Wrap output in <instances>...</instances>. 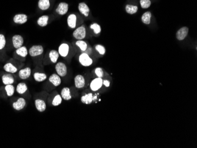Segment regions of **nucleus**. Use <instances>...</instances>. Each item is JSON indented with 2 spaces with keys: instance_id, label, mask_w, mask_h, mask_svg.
Instances as JSON below:
<instances>
[{
  "instance_id": "nucleus-35",
  "label": "nucleus",
  "mask_w": 197,
  "mask_h": 148,
  "mask_svg": "<svg viewBox=\"0 0 197 148\" xmlns=\"http://www.w3.org/2000/svg\"><path fill=\"white\" fill-rule=\"evenodd\" d=\"M95 49L100 55H104L105 54L106 50H105V48L104 46H103L102 45H100V44H98V45L96 46Z\"/></svg>"
},
{
  "instance_id": "nucleus-26",
  "label": "nucleus",
  "mask_w": 197,
  "mask_h": 148,
  "mask_svg": "<svg viewBox=\"0 0 197 148\" xmlns=\"http://www.w3.org/2000/svg\"><path fill=\"white\" fill-rule=\"evenodd\" d=\"M58 56H59L58 52H57V51L54 50H52L49 53V57L50 58V60L53 63H57V61L58 58Z\"/></svg>"
},
{
  "instance_id": "nucleus-21",
  "label": "nucleus",
  "mask_w": 197,
  "mask_h": 148,
  "mask_svg": "<svg viewBox=\"0 0 197 148\" xmlns=\"http://www.w3.org/2000/svg\"><path fill=\"white\" fill-rule=\"evenodd\" d=\"M49 16L44 15L40 17L37 20V24L41 27H46L48 24L49 21Z\"/></svg>"
},
{
  "instance_id": "nucleus-23",
  "label": "nucleus",
  "mask_w": 197,
  "mask_h": 148,
  "mask_svg": "<svg viewBox=\"0 0 197 148\" xmlns=\"http://www.w3.org/2000/svg\"><path fill=\"white\" fill-rule=\"evenodd\" d=\"M4 69L6 72H9V73H15L17 71V69L10 63L6 64L4 66Z\"/></svg>"
},
{
  "instance_id": "nucleus-19",
  "label": "nucleus",
  "mask_w": 197,
  "mask_h": 148,
  "mask_svg": "<svg viewBox=\"0 0 197 148\" xmlns=\"http://www.w3.org/2000/svg\"><path fill=\"white\" fill-rule=\"evenodd\" d=\"M77 17L75 14H70L67 18V24L71 28H74L76 26Z\"/></svg>"
},
{
  "instance_id": "nucleus-18",
  "label": "nucleus",
  "mask_w": 197,
  "mask_h": 148,
  "mask_svg": "<svg viewBox=\"0 0 197 148\" xmlns=\"http://www.w3.org/2000/svg\"><path fill=\"white\" fill-rule=\"evenodd\" d=\"M2 80L5 85L12 84L14 81V77L12 75L10 74H4L2 77Z\"/></svg>"
},
{
  "instance_id": "nucleus-1",
  "label": "nucleus",
  "mask_w": 197,
  "mask_h": 148,
  "mask_svg": "<svg viewBox=\"0 0 197 148\" xmlns=\"http://www.w3.org/2000/svg\"><path fill=\"white\" fill-rule=\"evenodd\" d=\"M73 37L76 39L79 40H82L84 39L86 36V31L84 25L80 26L76 28L73 32Z\"/></svg>"
},
{
  "instance_id": "nucleus-8",
  "label": "nucleus",
  "mask_w": 197,
  "mask_h": 148,
  "mask_svg": "<svg viewBox=\"0 0 197 148\" xmlns=\"http://www.w3.org/2000/svg\"><path fill=\"white\" fill-rule=\"evenodd\" d=\"M74 84L78 89L83 88L85 84V80L82 75H77L74 78Z\"/></svg>"
},
{
  "instance_id": "nucleus-36",
  "label": "nucleus",
  "mask_w": 197,
  "mask_h": 148,
  "mask_svg": "<svg viewBox=\"0 0 197 148\" xmlns=\"http://www.w3.org/2000/svg\"><path fill=\"white\" fill-rule=\"evenodd\" d=\"M6 44V40L3 34H0V50L2 49Z\"/></svg>"
},
{
  "instance_id": "nucleus-3",
  "label": "nucleus",
  "mask_w": 197,
  "mask_h": 148,
  "mask_svg": "<svg viewBox=\"0 0 197 148\" xmlns=\"http://www.w3.org/2000/svg\"><path fill=\"white\" fill-rule=\"evenodd\" d=\"M103 85V80L100 77H97L93 79L90 85V89L92 91H97L99 90Z\"/></svg>"
},
{
  "instance_id": "nucleus-2",
  "label": "nucleus",
  "mask_w": 197,
  "mask_h": 148,
  "mask_svg": "<svg viewBox=\"0 0 197 148\" xmlns=\"http://www.w3.org/2000/svg\"><path fill=\"white\" fill-rule=\"evenodd\" d=\"M79 62L82 66L88 67L92 64L93 60L90 57L88 54L83 53L79 56Z\"/></svg>"
},
{
  "instance_id": "nucleus-30",
  "label": "nucleus",
  "mask_w": 197,
  "mask_h": 148,
  "mask_svg": "<svg viewBox=\"0 0 197 148\" xmlns=\"http://www.w3.org/2000/svg\"><path fill=\"white\" fill-rule=\"evenodd\" d=\"M16 53L17 54L19 55V56H21L22 57H26L27 54H28V52L27 50V48L25 47H21L18 49H17L16 50Z\"/></svg>"
},
{
  "instance_id": "nucleus-7",
  "label": "nucleus",
  "mask_w": 197,
  "mask_h": 148,
  "mask_svg": "<svg viewBox=\"0 0 197 148\" xmlns=\"http://www.w3.org/2000/svg\"><path fill=\"white\" fill-rule=\"evenodd\" d=\"M188 31H189V29L187 27H183L181 28L177 32V34H176L177 38L179 41L184 40L187 36L188 34Z\"/></svg>"
},
{
  "instance_id": "nucleus-29",
  "label": "nucleus",
  "mask_w": 197,
  "mask_h": 148,
  "mask_svg": "<svg viewBox=\"0 0 197 148\" xmlns=\"http://www.w3.org/2000/svg\"><path fill=\"white\" fill-rule=\"evenodd\" d=\"M76 45L80 49V50L82 51V52H85L87 49H88V44L87 43L83 41L82 40H78L76 43Z\"/></svg>"
},
{
  "instance_id": "nucleus-28",
  "label": "nucleus",
  "mask_w": 197,
  "mask_h": 148,
  "mask_svg": "<svg viewBox=\"0 0 197 148\" xmlns=\"http://www.w3.org/2000/svg\"><path fill=\"white\" fill-rule=\"evenodd\" d=\"M27 90V86L24 83H20L17 85V92L19 94H23Z\"/></svg>"
},
{
  "instance_id": "nucleus-10",
  "label": "nucleus",
  "mask_w": 197,
  "mask_h": 148,
  "mask_svg": "<svg viewBox=\"0 0 197 148\" xmlns=\"http://www.w3.org/2000/svg\"><path fill=\"white\" fill-rule=\"evenodd\" d=\"M79 11L85 17H88L90 12V8L88 5L85 2H80L79 4Z\"/></svg>"
},
{
  "instance_id": "nucleus-25",
  "label": "nucleus",
  "mask_w": 197,
  "mask_h": 148,
  "mask_svg": "<svg viewBox=\"0 0 197 148\" xmlns=\"http://www.w3.org/2000/svg\"><path fill=\"white\" fill-rule=\"evenodd\" d=\"M152 17V14L149 11L145 13L142 16V21L145 24H149L151 22V19Z\"/></svg>"
},
{
  "instance_id": "nucleus-31",
  "label": "nucleus",
  "mask_w": 197,
  "mask_h": 148,
  "mask_svg": "<svg viewBox=\"0 0 197 148\" xmlns=\"http://www.w3.org/2000/svg\"><path fill=\"white\" fill-rule=\"evenodd\" d=\"M90 28L94 31V33L96 34H99L101 32V27L100 25L97 23H94L90 25Z\"/></svg>"
},
{
  "instance_id": "nucleus-11",
  "label": "nucleus",
  "mask_w": 197,
  "mask_h": 148,
  "mask_svg": "<svg viewBox=\"0 0 197 148\" xmlns=\"http://www.w3.org/2000/svg\"><path fill=\"white\" fill-rule=\"evenodd\" d=\"M13 43L15 48L18 49L22 47L24 43V39L19 35H15L13 37Z\"/></svg>"
},
{
  "instance_id": "nucleus-17",
  "label": "nucleus",
  "mask_w": 197,
  "mask_h": 148,
  "mask_svg": "<svg viewBox=\"0 0 197 148\" xmlns=\"http://www.w3.org/2000/svg\"><path fill=\"white\" fill-rule=\"evenodd\" d=\"M39 8L41 10H47L50 7V2L49 0H39L38 3Z\"/></svg>"
},
{
  "instance_id": "nucleus-37",
  "label": "nucleus",
  "mask_w": 197,
  "mask_h": 148,
  "mask_svg": "<svg viewBox=\"0 0 197 148\" xmlns=\"http://www.w3.org/2000/svg\"><path fill=\"white\" fill-rule=\"evenodd\" d=\"M95 74L97 76V77H100L102 78L103 76V71L102 68L100 67H97L95 69Z\"/></svg>"
},
{
  "instance_id": "nucleus-5",
  "label": "nucleus",
  "mask_w": 197,
  "mask_h": 148,
  "mask_svg": "<svg viewBox=\"0 0 197 148\" xmlns=\"http://www.w3.org/2000/svg\"><path fill=\"white\" fill-rule=\"evenodd\" d=\"M44 49L42 46H33L30 48L29 54L32 57H36L42 55Z\"/></svg>"
},
{
  "instance_id": "nucleus-14",
  "label": "nucleus",
  "mask_w": 197,
  "mask_h": 148,
  "mask_svg": "<svg viewBox=\"0 0 197 148\" xmlns=\"http://www.w3.org/2000/svg\"><path fill=\"white\" fill-rule=\"evenodd\" d=\"M35 105L36 109L38 111L43 112L46 109V105L44 100L41 99H37L35 101Z\"/></svg>"
},
{
  "instance_id": "nucleus-22",
  "label": "nucleus",
  "mask_w": 197,
  "mask_h": 148,
  "mask_svg": "<svg viewBox=\"0 0 197 148\" xmlns=\"http://www.w3.org/2000/svg\"><path fill=\"white\" fill-rule=\"evenodd\" d=\"M93 96L92 93L86 94L85 96L82 97L81 100H82V103H83L85 104L89 105V104H91L93 102Z\"/></svg>"
},
{
  "instance_id": "nucleus-12",
  "label": "nucleus",
  "mask_w": 197,
  "mask_h": 148,
  "mask_svg": "<svg viewBox=\"0 0 197 148\" xmlns=\"http://www.w3.org/2000/svg\"><path fill=\"white\" fill-rule=\"evenodd\" d=\"M14 21L16 24H24L27 21V16L24 14H17L14 17Z\"/></svg>"
},
{
  "instance_id": "nucleus-6",
  "label": "nucleus",
  "mask_w": 197,
  "mask_h": 148,
  "mask_svg": "<svg viewBox=\"0 0 197 148\" xmlns=\"http://www.w3.org/2000/svg\"><path fill=\"white\" fill-rule=\"evenodd\" d=\"M69 10V4L66 2H60L57 8L55 10V11L57 14L61 16L66 14Z\"/></svg>"
},
{
  "instance_id": "nucleus-38",
  "label": "nucleus",
  "mask_w": 197,
  "mask_h": 148,
  "mask_svg": "<svg viewBox=\"0 0 197 148\" xmlns=\"http://www.w3.org/2000/svg\"><path fill=\"white\" fill-rule=\"evenodd\" d=\"M103 84H104L106 87H108L110 86V81L107 80H103Z\"/></svg>"
},
{
  "instance_id": "nucleus-9",
  "label": "nucleus",
  "mask_w": 197,
  "mask_h": 148,
  "mask_svg": "<svg viewBox=\"0 0 197 148\" xmlns=\"http://www.w3.org/2000/svg\"><path fill=\"white\" fill-rule=\"evenodd\" d=\"M69 52V46L66 43L61 44L58 48L59 55L63 57H65L68 55Z\"/></svg>"
},
{
  "instance_id": "nucleus-16",
  "label": "nucleus",
  "mask_w": 197,
  "mask_h": 148,
  "mask_svg": "<svg viewBox=\"0 0 197 148\" xmlns=\"http://www.w3.org/2000/svg\"><path fill=\"white\" fill-rule=\"evenodd\" d=\"M49 81L54 85V86H59L61 82L60 76L57 74L51 75L49 77Z\"/></svg>"
},
{
  "instance_id": "nucleus-15",
  "label": "nucleus",
  "mask_w": 197,
  "mask_h": 148,
  "mask_svg": "<svg viewBox=\"0 0 197 148\" xmlns=\"http://www.w3.org/2000/svg\"><path fill=\"white\" fill-rule=\"evenodd\" d=\"M31 69L29 67H26L24 69L21 70L19 72V77L21 78V79H27V78H28L30 75H31Z\"/></svg>"
},
{
  "instance_id": "nucleus-34",
  "label": "nucleus",
  "mask_w": 197,
  "mask_h": 148,
  "mask_svg": "<svg viewBox=\"0 0 197 148\" xmlns=\"http://www.w3.org/2000/svg\"><path fill=\"white\" fill-rule=\"evenodd\" d=\"M140 4L142 8H148L151 5L150 0H140Z\"/></svg>"
},
{
  "instance_id": "nucleus-20",
  "label": "nucleus",
  "mask_w": 197,
  "mask_h": 148,
  "mask_svg": "<svg viewBox=\"0 0 197 148\" xmlns=\"http://www.w3.org/2000/svg\"><path fill=\"white\" fill-rule=\"evenodd\" d=\"M61 97L65 100H69L72 99V95L70 90L68 87H64L62 89L61 92Z\"/></svg>"
},
{
  "instance_id": "nucleus-4",
  "label": "nucleus",
  "mask_w": 197,
  "mask_h": 148,
  "mask_svg": "<svg viewBox=\"0 0 197 148\" xmlns=\"http://www.w3.org/2000/svg\"><path fill=\"white\" fill-rule=\"evenodd\" d=\"M55 70L59 76L64 77L67 74V67L66 64L61 62H58L55 65Z\"/></svg>"
},
{
  "instance_id": "nucleus-33",
  "label": "nucleus",
  "mask_w": 197,
  "mask_h": 148,
  "mask_svg": "<svg viewBox=\"0 0 197 148\" xmlns=\"http://www.w3.org/2000/svg\"><path fill=\"white\" fill-rule=\"evenodd\" d=\"M61 102H62L61 96L59 94H57L54 97V99L52 102V105L54 106H57L60 105L61 103Z\"/></svg>"
},
{
  "instance_id": "nucleus-32",
  "label": "nucleus",
  "mask_w": 197,
  "mask_h": 148,
  "mask_svg": "<svg viewBox=\"0 0 197 148\" xmlns=\"http://www.w3.org/2000/svg\"><path fill=\"white\" fill-rule=\"evenodd\" d=\"M5 89L8 96H12L14 93V87L12 84L6 85Z\"/></svg>"
},
{
  "instance_id": "nucleus-27",
  "label": "nucleus",
  "mask_w": 197,
  "mask_h": 148,
  "mask_svg": "<svg viewBox=\"0 0 197 148\" xmlns=\"http://www.w3.org/2000/svg\"><path fill=\"white\" fill-rule=\"evenodd\" d=\"M34 78L36 81L41 82L45 80L47 78V75L44 73H35L34 74Z\"/></svg>"
},
{
  "instance_id": "nucleus-24",
  "label": "nucleus",
  "mask_w": 197,
  "mask_h": 148,
  "mask_svg": "<svg viewBox=\"0 0 197 148\" xmlns=\"http://www.w3.org/2000/svg\"><path fill=\"white\" fill-rule=\"evenodd\" d=\"M126 11L129 14H135L138 10V7L136 5H126Z\"/></svg>"
},
{
  "instance_id": "nucleus-13",
  "label": "nucleus",
  "mask_w": 197,
  "mask_h": 148,
  "mask_svg": "<svg viewBox=\"0 0 197 148\" xmlns=\"http://www.w3.org/2000/svg\"><path fill=\"white\" fill-rule=\"evenodd\" d=\"M14 109L17 111H20L25 106V100L23 98H19L16 102H14L13 105Z\"/></svg>"
}]
</instances>
